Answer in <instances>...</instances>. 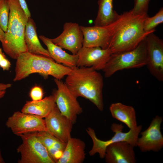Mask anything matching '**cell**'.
I'll return each instance as SVG.
<instances>
[{"label": "cell", "instance_id": "1", "mask_svg": "<svg viewBox=\"0 0 163 163\" xmlns=\"http://www.w3.org/2000/svg\"><path fill=\"white\" fill-rule=\"evenodd\" d=\"M148 15L147 13L135 14L132 10L119 14L110 24L111 37L108 48L112 54L135 48L152 33L145 32L144 30V21Z\"/></svg>", "mask_w": 163, "mask_h": 163}, {"label": "cell", "instance_id": "2", "mask_svg": "<svg viewBox=\"0 0 163 163\" xmlns=\"http://www.w3.org/2000/svg\"><path fill=\"white\" fill-rule=\"evenodd\" d=\"M64 82L77 98L88 99L99 110H103V79L97 71L91 67L76 66L66 75Z\"/></svg>", "mask_w": 163, "mask_h": 163}, {"label": "cell", "instance_id": "3", "mask_svg": "<svg viewBox=\"0 0 163 163\" xmlns=\"http://www.w3.org/2000/svg\"><path fill=\"white\" fill-rule=\"evenodd\" d=\"M16 60L14 82L20 81L35 73H38L45 79L50 75L61 80L72 70L51 58L28 52L20 54Z\"/></svg>", "mask_w": 163, "mask_h": 163}, {"label": "cell", "instance_id": "4", "mask_svg": "<svg viewBox=\"0 0 163 163\" xmlns=\"http://www.w3.org/2000/svg\"><path fill=\"white\" fill-rule=\"evenodd\" d=\"M10 7L7 29L1 43L4 51L11 58L16 59L21 54L27 52L24 34L28 19L18 0H7Z\"/></svg>", "mask_w": 163, "mask_h": 163}, {"label": "cell", "instance_id": "5", "mask_svg": "<svg viewBox=\"0 0 163 163\" xmlns=\"http://www.w3.org/2000/svg\"><path fill=\"white\" fill-rule=\"evenodd\" d=\"M147 60L145 38L132 50L112 54L102 70L108 78L120 70L146 66Z\"/></svg>", "mask_w": 163, "mask_h": 163}, {"label": "cell", "instance_id": "6", "mask_svg": "<svg viewBox=\"0 0 163 163\" xmlns=\"http://www.w3.org/2000/svg\"><path fill=\"white\" fill-rule=\"evenodd\" d=\"M142 127V125H139L134 129H130L128 132H122L123 126L122 124L113 123L111 125V129L114 133V135L111 139L106 141L99 139L97 137L94 130L91 128H88L86 131L93 142L92 147L89 152V155L93 156L98 153L100 158H104L107 147L118 142H126L134 147L136 146L137 139Z\"/></svg>", "mask_w": 163, "mask_h": 163}, {"label": "cell", "instance_id": "7", "mask_svg": "<svg viewBox=\"0 0 163 163\" xmlns=\"http://www.w3.org/2000/svg\"><path fill=\"white\" fill-rule=\"evenodd\" d=\"M19 136L22 142L17 149L21 155L18 163H55L37 137V132Z\"/></svg>", "mask_w": 163, "mask_h": 163}, {"label": "cell", "instance_id": "8", "mask_svg": "<svg viewBox=\"0 0 163 163\" xmlns=\"http://www.w3.org/2000/svg\"><path fill=\"white\" fill-rule=\"evenodd\" d=\"M57 89L54 93L56 105L61 113L68 118L74 124L77 116L81 114L82 109L76 97L65 82L55 78Z\"/></svg>", "mask_w": 163, "mask_h": 163}, {"label": "cell", "instance_id": "9", "mask_svg": "<svg viewBox=\"0 0 163 163\" xmlns=\"http://www.w3.org/2000/svg\"><path fill=\"white\" fill-rule=\"evenodd\" d=\"M5 124L14 134L19 136L31 133L46 131L43 118L19 111L15 112L9 117Z\"/></svg>", "mask_w": 163, "mask_h": 163}, {"label": "cell", "instance_id": "10", "mask_svg": "<svg viewBox=\"0 0 163 163\" xmlns=\"http://www.w3.org/2000/svg\"><path fill=\"white\" fill-rule=\"evenodd\" d=\"M145 37L146 66L151 74L158 81H163V41L154 33Z\"/></svg>", "mask_w": 163, "mask_h": 163}, {"label": "cell", "instance_id": "11", "mask_svg": "<svg viewBox=\"0 0 163 163\" xmlns=\"http://www.w3.org/2000/svg\"><path fill=\"white\" fill-rule=\"evenodd\" d=\"M163 120L162 117L156 116L148 127L142 132L138 138L136 146L142 152L150 151L157 152L163 147V136L161 131V126Z\"/></svg>", "mask_w": 163, "mask_h": 163}, {"label": "cell", "instance_id": "12", "mask_svg": "<svg viewBox=\"0 0 163 163\" xmlns=\"http://www.w3.org/2000/svg\"><path fill=\"white\" fill-rule=\"evenodd\" d=\"M51 40L55 44L75 55L83 46V35L78 23L68 22L64 24L61 34Z\"/></svg>", "mask_w": 163, "mask_h": 163}, {"label": "cell", "instance_id": "13", "mask_svg": "<svg viewBox=\"0 0 163 163\" xmlns=\"http://www.w3.org/2000/svg\"><path fill=\"white\" fill-rule=\"evenodd\" d=\"M45 118L46 131L66 143L71 137L72 122L61 113L56 105Z\"/></svg>", "mask_w": 163, "mask_h": 163}, {"label": "cell", "instance_id": "14", "mask_svg": "<svg viewBox=\"0 0 163 163\" xmlns=\"http://www.w3.org/2000/svg\"><path fill=\"white\" fill-rule=\"evenodd\" d=\"M77 54V67H91L98 71L103 69L112 53L109 48L82 46Z\"/></svg>", "mask_w": 163, "mask_h": 163}, {"label": "cell", "instance_id": "15", "mask_svg": "<svg viewBox=\"0 0 163 163\" xmlns=\"http://www.w3.org/2000/svg\"><path fill=\"white\" fill-rule=\"evenodd\" d=\"M83 35V46L108 48L110 37V25L85 27L80 26Z\"/></svg>", "mask_w": 163, "mask_h": 163}, {"label": "cell", "instance_id": "16", "mask_svg": "<svg viewBox=\"0 0 163 163\" xmlns=\"http://www.w3.org/2000/svg\"><path fill=\"white\" fill-rule=\"evenodd\" d=\"M134 147L129 143L120 142L107 147L104 158L107 163H135Z\"/></svg>", "mask_w": 163, "mask_h": 163}, {"label": "cell", "instance_id": "17", "mask_svg": "<svg viewBox=\"0 0 163 163\" xmlns=\"http://www.w3.org/2000/svg\"><path fill=\"white\" fill-rule=\"evenodd\" d=\"M85 142L71 137L68 140L62 155L57 163H82L85 157Z\"/></svg>", "mask_w": 163, "mask_h": 163}, {"label": "cell", "instance_id": "18", "mask_svg": "<svg viewBox=\"0 0 163 163\" xmlns=\"http://www.w3.org/2000/svg\"><path fill=\"white\" fill-rule=\"evenodd\" d=\"M39 37L46 46L51 58L56 62L71 68L76 66L78 56L66 53L59 46L53 43L51 39L41 35Z\"/></svg>", "mask_w": 163, "mask_h": 163}, {"label": "cell", "instance_id": "19", "mask_svg": "<svg viewBox=\"0 0 163 163\" xmlns=\"http://www.w3.org/2000/svg\"><path fill=\"white\" fill-rule=\"evenodd\" d=\"M36 28L33 20L30 18H28L24 34V41L27 52L51 58L47 50L44 48L41 44L38 37Z\"/></svg>", "mask_w": 163, "mask_h": 163}, {"label": "cell", "instance_id": "20", "mask_svg": "<svg viewBox=\"0 0 163 163\" xmlns=\"http://www.w3.org/2000/svg\"><path fill=\"white\" fill-rule=\"evenodd\" d=\"M56 105L55 96L54 93L39 101H27L21 111L43 118L50 113Z\"/></svg>", "mask_w": 163, "mask_h": 163}, {"label": "cell", "instance_id": "21", "mask_svg": "<svg viewBox=\"0 0 163 163\" xmlns=\"http://www.w3.org/2000/svg\"><path fill=\"white\" fill-rule=\"evenodd\" d=\"M109 110L113 118L124 123L130 129L138 126L136 111L133 107L117 102L112 104Z\"/></svg>", "mask_w": 163, "mask_h": 163}, {"label": "cell", "instance_id": "22", "mask_svg": "<svg viewBox=\"0 0 163 163\" xmlns=\"http://www.w3.org/2000/svg\"><path fill=\"white\" fill-rule=\"evenodd\" d=\"M37 135L51 158L57 163L62 155L66 143L46 131L37 132Z\"/></svg>", "mask_w": 163, "mask_h": 163}, {"label": "cell", "instance_id": "23", "mask_svg": "<svg viewBox=\"0 0 163 163\" xmlns=\"http://www.w3.org/2000/svg\"><path fill=\"white\" fill-rule=\"evenodd\" d=\"M113 0H98V9L94 21V25L104 26L110 24L117 18L119 14L113 10Z\"/></svg>", "mask_w": 163, "mask_h": 163}, {"label": "cell", "instance_id": "24", "mask_svg": "<svg viewBox=\"0 0 163 163\" xmlns=\"http://www.w3.org/2000/svg\"><path fill=\"white\" fill-rule=\"evenodd\" d=\"M163 22V8H161L154 16L145 17L143 23L144 30L146 32H154L155 28Z\"/></svg>", "mask_w": 163, "mask_h": 163}, {"label": "cell", "instance_id": "25", "mask_svg": "<svg viewBox=\"0 0 163 163\" xmlns=\"http://www.w3.org/2000/svg\"><path fill=\"white\" fill-rule=\"evenodd\" d=\"M10 7L7 0H0V26L5 32L7 29Z\"/></svg>", "mask_w": 163, "mask_h": 163}, {"label": "cell", "instance_id": "26", "mask_svg": "<svg viewBox=\"0 0 163 163\" xmlns=\"http://www.w3.org/2000/svg\"><path fill=\"white\" fill-rule=\"evenodd\" d=\"M150 0H134V5L131 9L133 13L141 14L147 13Z\"/></svg>", "mask_w": 163, "mask_h": 163}, {"label": "cell", "instance_id": "27", "mask_svg": "<svg viewBox=\"0 0 163 163\" xmlns=\"http://www.w3.org/2000/svg\"><path fill=\"white\" fill-rule=\"evenodd\" d=\"M30 96L33 101H37L43 99V91L40 86H35L30 90Z\"/></svg>", "mask_w": 163, "mask_h": 163}, {"label": "cell", "instance_id": "28", "mask_svg": "<svg viewBox=\"0 0 163 163\" xmlns=\"http://www.w3.org/2000/svg\"><path fill=\"white\" fill-rule=\"evenodd\" d=\"M20 5L26 17L30 18L31 14L25 0H18Z\"/></svg>", "mask_w": 163, "mask_h": 163}, {"label": "cell", "instance_id": "29", "mask_svg": "<svg viewBox=\"0 0 163 163\" xmlns=\"http://www.w3.org/2000/svg\"><path fill=\"white\" fill-rule=\"evenodd\" d=\"M11 65L10 62L6 57L3 59L0 62V67L4 71L9 70Z\"/></svg>", "mask_w": 163, "mask_h": 163}, {"label": "cell", "instance_id": "30", "mask_svg": "<svg viewBox=\"0 0 163 163\" xmlns=\"http://www.w3.org/2000/svg\"><path fill=\"white\" fill-rule=\"evenodd\" d=\"M11 84H4L0 83V90H6L11 87Z\"/></svg>", "mask_w": 163, "mask_h": 163}, {"label": "cell", "instance_id": "31", "mask_svg": "<svg viewBox=\"0 0 163 163\" xmlns=\"http://www.w3.org/2000/svg\"><path fill=\"white\" fill-rule=\"evenodd\" d=\"M5 37V32L0 26V41L2 43L4 41Z\"/></svg>", "mask_w": 163, "mask_h": 163}, {"label": "cell", "instance_id": "32", "mask_svg": "<svg viewBox=\"0 0 163 163\" xmlns=\"http://www.w3.org/2000/svg\"><path fill=\"white\" fill-rule=\"evenodd\" d=\"M6 57V56L3 52L2 49L0 48V62Z\"/></svg>", "mask_w": 163, "mask_h": 163}, {"label": "cell", "instance_id": "33", "mask_svg": "<svg viewBox=\"0 0 163 163\" xmlns=\"http://www.w3.org/2000/svg\"><path fill=\"white\" fill-rule=\"evenodd\" d=\"M6 93V91L0 90V99L3 97L5 95Z\"/></svg>", "mask_w": 163, "mask_h": 163}, {"label": "cell", "instance_id": "34", "mask_svg": "<svg viewBox=\"0 0 163 163\" xmlns=\"http://www.w3.org/2000/svg\"><path fill=\"white\" fill-rule=\"evenodd\" d=\"M5 161L2 156L1 150L0 149V163H4Z\"/></svg>", "mask_w": 163, "mask_h": 163}]
</instances>
